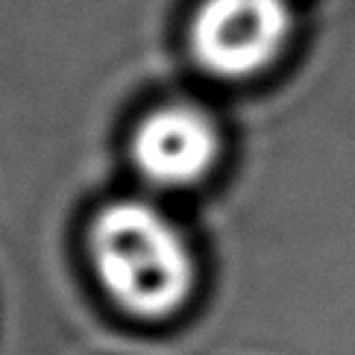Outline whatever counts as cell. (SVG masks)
Returning <instances> with one entry per match:
<instances>
[{"label":"cell","mask_w":355,"mask_h":355,"mask_svg":"<svg viewBox=\"0 0 355 355\" xmlns=\"http://www.w3.org/2000/svg\"><path fill=\"white\" fill-rule=\"evenodd\" d=\"M88 247L109 297L141 320H164L194 294L191 247L180 226L144 200H118L100 209Z\"/></svg>","instance_id":"1"},{"label":"cell","mask_w":355,"mask_h":355,"mask_svg":"<svg viewBox=\"0 0 355 355\" xmlns=\"http://www.w3.org/2000/svg\"><path fill=\"white\" fill-rule=\"evenodd\" d=\"M220 130L206 112L185 103H171L138 123L132 135L135 171L150 185L182 191L200 185L220 159Z\"/></svg>","instance_id":"3"},{"label":"cell","mask_w":355,"mask_h":355,"mask_svg":"<svg viewBox=\"0 0 355 355\" xmlns=\"http://www.w3.org/2000/svg\"><path fill=\"white\" fill-rule=\"evenodd\" d=\"M294 35L288 0H202L188 44L194 62L214 80H252L270 71Z\"/></svg>","instance_id":"2"}]
</instances>
